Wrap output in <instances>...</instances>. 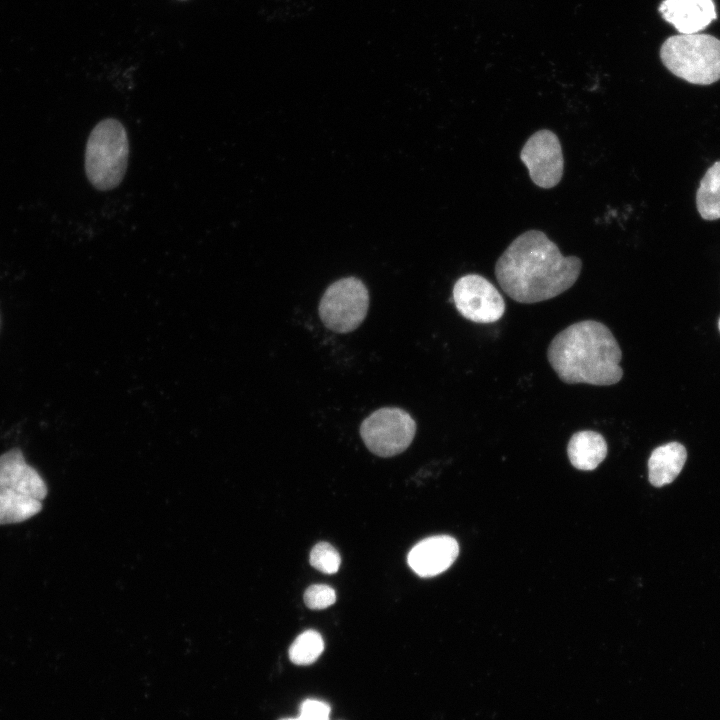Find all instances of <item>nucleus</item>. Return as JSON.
I'll use <instances>...</instances> for the list:
<instances>
[{"mask_svg":"<svg viewBox=\"0 0 720 720\" xmlns=\"http://www.w3.org/2000/svg\"><path fill=\"white\" fill-rule=\"evenodd\" d=\"M581 269L579 257L563 256L544 232L529 230L516 237L498 258L495 276L511 299L532 304L568 290Z\"/></svg>","mask_w":720,"mask_h":720,"instance_id":"1","label":"nucleus"},{"mask_svg":"<svg viewBox=\"0 0 720 720\" xmlns=\"http://www.w3.org/2000/svg\"><path fill=\"white\" fill-rule=\"evenodd\" d=\"M547 358L567 384L610 386L623 376L621 348L611 330L595 320L576 322L550 342Z\"/></svg>","mask_w":720,"mask_h":720,"instance_id":"2","label":"nucleus"},{"mask_svg":"<svg viewBox=\"0 0 720 720\" xmlns=\"http://www.w3.org/2000/svg\"><path fill=\"white\" fill-rule=\"evenodd\" d=\"M129 144L123 124L114 118L101 120L91 131L85 150V171L98 190L117 187L126 173Z\"/></svg>","mask_w":720,"mask_h":720,"instance_id":"3","label":"nucleus"},{"mask_svg":"<svg viewBox=\"0 0 720 720\" xmlns=\"http://www.w3.org/2000/svg\"><path fill=\"white\" fill-rule=\"evenodd\" d=\"M665 67L692 84L709 85L720 79V40L707 34H679L662 45Z\"/></svg>","mask_w":720,"mask_h":720,"instance_id":"4","label":"nucleus"},{"mask_svg":"<svg viewBox=\"0 0 720 720\" xmlns=\"http://www.w3.org/2000/svg\"><path fill=\"white\" fill-rule=\"evenodd\" d=\"M369 307V294L364 283L355 277L342 278L332 283L319 303V316L333 332L348 333L365 319Z\"/></svg>","mask_w":720,"mask_h":720,"instance_id":"5","label":"nucleus"},{"mask_svg":"<svg viewBox=\"0 0 720 720\" xmlns=\"http://www.w3.org/2000/svg\"><path fill=\"white\" fill-rule=\"evenodd\" d=\"M416 433V423L401 408H380L363 420L360 435L366 447L380 457H391L408 448Z\"/></svg>","mask_w":720,"mask_h":720,"instance_id":"6","label":"nucleus"},{"mask_svg":"<svg viewBox=\"0 0 720 720\" xmlns=\"http://www.w3.org/2000/svg\"><path fill=\"white\" fill-rule=\"evenodd\" d=\"M453 300L458 312L475 323H493L505 312V301L496 287L478 274L459 278L453 287Z\"/></svg>","mask_w":720,"mask_h":720,"instance_id":"7","label":"nucleus"},{"mask_svg":"<svg viewBox=\"0 0 720 720\" xmlns=\"http://www.w3.org/2000/svg\"><path fill=\"white\" fill-rule=\"evenodd\" d=\"M520 159L537 186L548 189L560 182L564 159L560 141L552 131L542 129L531 135L520 152Z\"/></svg>","mask_w":720,"mask_h":720,"instance_id":"8","label":"nucleus"},{"mask_svg":"<svg viewBox=\"0 0 720 720\" xmlns=\"http://www.w3.org/2000/svg\"><path fill=\"white\" fill-rule=\"evenodd\" d=\"M459 553L457 541L448 535L431 536L418 542L408 553L410 568L420 577H433L446 571Z\"/></svg>","mask_w":720,"mask_h":720,"instance_id":"9","label":"nucleus"},{"mask_svg":"<svg viewBox=\"0 0 720 720\" xmlns=\"http://www.w3.org/2000/svg\"><path fill=\"white\" fill-rule=\"evenodd\" d=\"M0 487L43 500L47 486L40 474L27 464L19 448H13L0 455Z\"/></svg>","mask_w":720,"mask_h":720,"instance_id":"10","label":"nucleus"},{"mask_svg":"<svg viewBox=\"0 0 720 720\" xmlns=\"http://www.w3.org/2000/svg\"><path fill=\"white\" fill-rule=\"evenodd\" d=\"M659 12L680 34H696L716 19L713 0H664Z\"/></svg>","mask_w":720,"mask_h":720,"instance_id":"11","label":"nucleus"},{"mask_svg":"<svg viewBox=\"0 0 720 720\" xmlns=\"http://www.w3.org/2000/svg\"><path fill=\"white\" fill-rule=\"evenodd\" d=\"M687 451L679 442H669L655 448L648 460L649 482L655 487L671 483L681 472Z\"/></svg>","mask_w":720,"mask_h":720,"instance_id":"12","label":"nucleus"},{"mask_svg":"<svg viewBox=\"0 0 720 720\" xmlns=\"http://www.w3.org/2000/svg\"><path fill=\"white\" fill-rule=\"evenodd\" d=\"M608 446L604 437L592 430L574 433L567 445L571 464L584 471L594 470L605 459Z\"/></svg>","mask_w":720,"mask_h":720,"instance_id":"13","label":"nucleus"},{"mask_svg":"<svg viewBox=\"0 0 720 720\" xmlns=\"http://www.w3.org/2000/svg\"><path fill=\"white\" fill-rule=\"evenodd\" d=\"M41 509V500L0 487V525L23 522Z\"/></svg>","mask_w":720,"mask_h":720,"instance_id":"14","label":"nucleus"},{"mask_svg":"<svg viewBox=\"0 0 720 720\" xmlns=\"http://www.w3.org/2000/svg\"><path fill=\"white\" fill-rule=\"evenodd\" d=\"M696 205L704 220L720 218V160L704 174L696 193Z\"/></svg>","mask_w":720,"mask_h":720,"instance_id":"15","label":"nucleus"},{"mask_svg":"<svg viewBox=\"0 0 720 720\" xmlns=\"http://www.w3.org/2000/svg\"><path fill=\"white\" fill-rule=\"evenodd\" d=\"M324 649L322 636L315 630L301 633L289 648L290 660L298 665L311 664L318 659Z\"/></svg>","mask_w":720,"mask_h":720,"instance_id":"16","label":"nucleus"},{"mask_svg":"<svg viewBox=\"0 0 720 720\" xmlns=\"http://www.w3.org/2000/svg\"><path fill=\"white\" fill-rule=\"evenodd\" d=\"M310 564L324 574H334L341 564L338 551L327 542L316 544L310 552Z\"/></svg>","mask_w":720,"mask_h":720,"instance_id":"17","label":"nucleus"},{"mask_svg":"<svg viewBox=\"0 0 720 720\" xmlns=\"http://www.w3.org/2000/svg\"><path fill=\"white\" fill-rule=\"evenodd\" d=\"M336 601L335 590L324 584L309 586L304 593V602L310 609L320 610L328 608Z\"/></svg>","mask_w":720,"mask_h":720,"instance_id":"18","label":"nucleus"},{"mask_svg":"<svg viewBox=\"0 0 720 720\" xmlns=\"http://www.w3.org/2000/svg\"><path fill=\"white\" fill-rule=\"evenodd\" d=\"M329 706L319 700H306L300 708V720H329Z\"/></svg>","mask_w":720,"mask_h":720,"instance_id":"19","label":"nucleus"},{"mask_svg":"<svg viewBox=\"0 0 720 720\" xmlns=\"http://www.w3.org/2000/svg\"><path fill=\"white\" fill-rule=\"evenodd\" d=\"M284 720H300V719L298 717V718H289V719H284Z\"/></svg>","mask_w":720,"mask_h":720,"instance_id":"20","label":"nucleus"},{"mask_svg":"<svg viewBox=\"0 0 720 720\" xmlns=\"http://www.w3.org/2000/svg\"><path fill=\"white\" fill-rule=\"evenodd\" d=\"M718 327H719V331H720V318H719V321H718Z\"/></svg>","mask_w":720,"mask_h":720,"instance_id":"21","label":"nucleus"}]
</instances>
